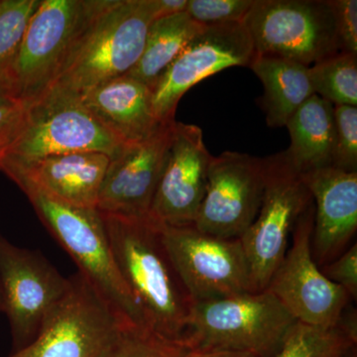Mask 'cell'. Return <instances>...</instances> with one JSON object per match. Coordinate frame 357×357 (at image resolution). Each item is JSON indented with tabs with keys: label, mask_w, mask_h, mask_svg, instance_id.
<instances>
[{
	"label": "cell",
	"mask_w": 357,
	"mask_h": 357,
	"mask_svg": "<svg viewBox=\"0 0 357 357\" xmlns=\"http://www.w3.org/2000/svg\"><path fill=\"white\" fill-rule=\"evenodd\" d=\"M102 215L117 268L146 325L184 342L194 302L167 250L161 223L150 215Z\"/></svg>",
	"instance_id": "6da1fadb"
},
{
	"label": "cell",
	"mask_w": 357,
	"mask_h": 357,
	"mask_svg": "<svg viewBox=\"0 0 357 357\" xmlns=\"http://www.w3.org/2000/svg\"><path fill=\"white\" fill-rule=\"evenodd\" d=\"M160 17L159 0H109L89 23L51 86L81 96L128 75L142 55L150 26Z\"/></svg>",
	"instance_id": "7a4b0ae2"
},
{
	"label": "cell",
	"mask_w": 357,
	"mask_h": 357,
	"mask_svg": "<svg viewBox=\"0 0 357 357\" xmlns=\"http://www.w3.org/2000/svg\"><path fill=\"white\" fill-rule=\"evenodd\" d=\"M13 182L29 199L46 229L76 262L79 273L114 312L128 323L148 326L117 268L102 213L96 208L65 203L25 178Z\"/></svg>",
	"instance_id": "3957f363"
},
{
	"label": "cell",
	"mask_w": 357,
	"mask_h": 357,
	"mask_svg": "<svg viewBox=\"0 0 357 357\" xmlns=\"http://www.w3.org/2000/svg\"><path fill=\"white\" fill-rule=\"evenodd\" d=\"M25 103L20 132L0 157V172L6 175L55 155L100 152L112 159L126 145L84 107L79 96L57 86Z\"/></svg>",
	"instance_id": "277c9868"
},
{
	"label": "cell",
	"mask_w": 357,
	"mask_h": 357,
	"mask_svg": "<svg viewBox=\"0 0 357 357\" xmlns=\"http://www.w3.org/2000/svg\"><path fill=\"white\" fill-rule=\"evenodd\" d=\"M295 319L269 291L194 303L184 344L190 351L274 357Z\"/></svg>",
	"instance_id": "5b68a950"
},
{
	"label": "cell",
	"mask_w": 357,
	"mask_h": 357,
	"mask_svg": "<svg viewBox=\"0 0 357 357\" xmlns=\"http://www.w3.org/2000/svg\"><path fill=\"white\" fill-rule=\"evenodd\" d=\"M109 0H42L21 41L11 73L20 102L43 95L60 74L89 23Z\"/></svg>",
	"instance_id": "8992f818"
},
{
	"label": "cell",
	"mask_w": 357,
	"mask_h": 357,
	"mask_svg": "<svg viewBox=\"0 0 357 357\" xmlns=\"http://www.w3.org/2000/svg\"><path fill=\"white\" fill-rule=\"evenodd\" d=\"M263 160L264 192L259 213L241 237L255 292L264 291L290 245L296 223L312 204L302 174L285 152Z\"/></svg>",
	"instance_id": "52a82bcc"
},
{
	"label": "cell",
	"mask_w": 357,
	"mask_h": 357,
	"mask_svg": "<svg viewBox=\"0 0 357 357\" xmlns=\"http://www.w3.org/2000/svg\"><path fill=\"white\" fill-rule=\"evenodd\" d=\"M243 23L255 55L311 67L340 52L330 0H255Z\"/></svg>",
	"instance_id": "ba28073f"
},
{
	"label": "cell",
	"mask_w": 357,
	"mask_h": 357,
	"mask_svg": "<svg viewBox=\"0 0 357 357\" xmlns=\"http://www.w3.org/2000/svg\"><path fill=\"white\" fill-rule=\"evenodd\" d=\"M47 314L36 338L6 357H102L123 321L83 274ZM130 324V323H129Z\"/></svg>",
	"instance_id": "9c48e42d"
},
{
	"label": "cell",
	"mask_w": 357,
	"mask_h": 357,
	"mask_svg": "<svg viewBox=\"0 0 357 357\" xmlns=\"http://www.w3.org/2000/svg\"><path fill=\"white\" fill-rule=\"evenodd\" d=\"M314 202L296 223L283 260L270 279L269 291L296 321L314 328H332L340 324L351 296L326 278L312 255Z\"/></svg>",
	"instance_id": "30bf717a"
},
{
	"label": "cell",
	"mask_w": 357,
	"mask_h": 357,
	"mask_svg": "<svg viewBox=\"0 0 357 357\" xmlns=\"http://www.w3.org/2000/svg\"><path fill=\"white\" fill-rule=\"evenodd\" d=\"M164 243L192 302L255 292L239 238H220L194 227L162 225Z\"/></svg>",
	"instance_id": "8fae6325"
},
{
	"label": "cell",
	"mask_w": 357,
	"mask_h": 357,
	"mask_svg": "<svg viewBox=\"0 0 357 357\" xmlns=\"http://www.w3.org/2000/svg\"><path fill=\"white\" fill-rule=\"evenodd\" d=\"M66 278L43 255L0 236V287L13 351L36 338L47 314L67 292Z\"/></svg>",
	"instance_id": "7c38bea8"
},
{
	"label": "cell",
	"mask_w": 357,
	"mask_h": 357,
	"mask_svg": "<svg viewBox=\"0 0 357 357\" xmlns=\"http://www.w3.org/2000/svg\"><path fill=\"white\" fill-rule=\"evenodd\" d=\"M255 57L243 22L206 26L190 41L152 89V107L160 123L175 121L178 103L192 86L220 70L249 67Z\"/></svg>",
	"instance_id": "4fadbf2b"
},
{
	"label": "cell",
	"mask_w": 357,
	"mask_h": 357,
	"mask_svg": "<svg viewBox=\"0 0 357 357\" xmlns=\"http://www.w3.org/2000/svg\"><path fill=\"white\" fill-rule=\"evenodd\" d=\"M263 192L262 158L230 151L213 156L206 195L192 227L220 238H241L259 213Z\"/></svg>",
	"instance_id": "5bb4252c"
},
{
	"label": "cell",
	"mask_w": 357,
	"mask_h": 357,
	"mask_svg": "<svg viewBox=\"0 0 357 357\" xmlns=\"http://www.w3.org/2000/svg\"><path fill=\"white\" fill-rule=\"evenodd\" d=\"M211 158L202 129L176 121L149 215L166 227H192L206 195Z\"/></svg>",
	"instance_id": "9a60e30c"
},
{
	"label": "cell",
	"mask_w": 357,
	"mask_h": 357,
	"mask_svg": "<svg viewBox=\"0 0 357 357\" xmlns=\"http://www.w3.org/2000/svg\"><path fill=\"white\" fill-rule=\"evenodd\" d=\"M175 122L163 124L147 139L124 145L110 159L96 206L100 213L126 217L149 215Z\"/></svg>",
	"instance_id": "2e32d148"
},
{
	"label": "cell",
	"mask_w": 357,
	"mask_h": 357,
	"mask_svg": "<svg viewBox=\"0 0 357 357\" xmlns=\"http://www.w3.org/2000/svg\"><path fill=\"white\" fill-rule=\"evenodd\" d=\"M314 202L312 255L319 268L352 244L357 229V172L335 167L302 174Z\"/></svg>",
	"instance_id": "e0dca14e"
},
{
	"label": "cell",
	"mask_w": 357,
	"mask_h": 357,
	"mask_svg": "<svg viewBox=\"0 0 357 357\" xmlns=\"http://www.w3.org/2000/svg\"><path fill=\"white\" fill-rule=\"evenodd\" d=\"M110 157L100 152H74L40 160L24 170L6 175L25 178L65 203L96 208Z\"/></svg>",
	"instance_id": "ac0fdd59"
},
{
	"label": "cell",
	"mask_w": 357,
	"mask_h": 357,
	"mask_svg": "<svg viewBox=\"0 0 357 357\" xmlns=\"http://www.w3.org/2000/svg\"><path fill=\"white\" fill-rule=\"evenodd\" d=\"M82 102L126 144L147 139L163 124L152 107V91L128 75L79 96Z\"/></svg>",
	"instance_id": "d6986e66"
},
{
	"label": "cell",
	"mask_w": 357,
	"mask_h": 357,
	"mask_svg": "<svg viewBox=\"0 0 357 357\" xmlns=\"http://www.w3.org/2000/svg\"><path fill=\"white\" fill-rule=\"evenodd\" d=\"M291 143L286 156L301 174L333 167L335 148V107L312 95L290 117Z\"/></svg>",
	"instance_id": "ffe728a7"
},
{
	"label": "cell",
	"mask_w": 357,
	"mask_h": 357,
	"mask_svg": "<svg viewBox=\"0 0 357 357\" xmlns=\"http://www.w3.org/2000/svg\"><path fill=\"white\" fill-rule=\"evenodd\" d=\"M249 68L264 86L259 103L270 128L286 126L301 105L314 95L307 66L289 59L255 55Z\"/></svg>",
	"instance_id": "44dd1931"
},
{
	"label": "cell",
	"mask_w": 357,
	"mask_h": 357,
	"mask_svg": "<svg viewBox=\"0 0 357 357\" xmlns=\"http://www.w3.org/2000/svg\"><path fill=\"white\" fill-rule=\"evenodd\" d=\"M204 27L195 22L185 11L153 21L148 30L142 55L128 76L152 91L169 66Z\"/></svg>",
	"instance_id": "7402d4cb"
},
{
	"label": "cell",
	"mask_w": 357,
	"mask_h": 357,
	"mask_svg": "<svg viewBox=\"0 0 357 357\" xmlns=\"http://www.w3.org/2000/svg\"><path fill=\"white\" fill-rule=\"evenodd\" d=\"M312 89L338 105H357V54L340 52L310 67Z\"/></svg>",
	"instance_id": "603a6c76"
},
{
	"label": "cell",
	"mask_w": 357,
	"mask_h": 357,
	"mask_svg": "<svg viewBox=\"0 0 357 357\" xmlns=\"http://www.w3.org/2000/svg\"><path fill=\"white\" fill-rule=\"evenodd\" d=\"M354 342L340 326L321 328L295 321L274 357H342Z\"/></svg>",
	"instance_id": "cb8c5ba5"
},
{
	"label": "cell",
	"mask_w": 357,
	"mask_h": 357,
	"mask_svg": "<svg viewBox=\"0 0 357 357\" xmlns=\"http://www.w3.org/2000/svg\"><path fill=\"white\" fill-rule=\"evenodd\" d=\"M41 1L0 0V84H6L11 89V73L21 41Z\"/></svg>",
	"instance_id": "d4e9b609"
},
{
	"label": "cell",
	"mask_w": 357,
	"mask_h": 357,
	"mask_svg": "<svg viewBox=\"0 0 357 357\" xmlns=\"http://www.w3.org/2000/svg\"><path fill=\"white\" fill-rule=\"evenodd\" d=\"M184 342L162 337L146 326L122 324L102 357H184Z\"/></svg>",
	"instance_id": "484cf974"
},
{
	"label": "cell",
	"mask_w": 357,
	"mask_h": 357,
	"mask_svg": "<svg viewBox=\"0 0 357 357\" xmlns=\"http://www.w3.org/2000/svg\"><path fill=\"white\" fill-rule=\"evenodd\" d=\"M253 3L255 0H188L185 13L204 27L241 23Z\"/></svg>",
	"instance_id": "4316f807"
},
{
	"label": "cell",
	"mask_w": 357,
	"mask_h": 357,
	"mask_svg": "<svg viewBox=\"0 0 357 357\" xmlns=\"http://www.w3.org/2000/svg\"><path fill=\"white\" fill-rule=\"evenodd\" d=\"M335 148L333 167L357 172V107H335Z\"/></svg>",
	"instance_id": "83f0119b"
},
{
	"label": "cell",
	"mask_w": 357,
	"mask_h": 357,
	"mask_svg": "<svg viewBox=\"0 0 357 357\" xmlns=\"http://www.w3.org/2000/svg\"><path fill=\"white\" fill-rule=\"evenodd\" d=\"M335 15L340 52L357 54L356 0H330Z\"/></svg>",
	"instance_id": "f1b7e54d"
},
{
	"label": "cell",
	"mask_w": 357,
	"mask_h": 357,
	"mask_svg": "<svg viewBox=\"0 0 357 357\" xmlns=\"http://www.w3.org/2000/svg\"><path fill=\"white\" fill-rule=\"evenodd\" d=\"M326 278L344 289L351 300L357 297V244L349 246L337 259L321 268Z\"/></svg>",
	"instance_id": "f546056e"
},
{
	"label": "cell",
	"mask_w": 357,
	"mask_h": 357,
	"mask_svg": "<svg viewBox=\"0 0 357 357\" xmlns=\"http://www.w3.org/2000/svg\"><path fill=\"white\" fill-rule=\"evenodd\" d=\"M26 103L0 105V157L15 139L24 121Z\"/></svg>",
	"instance_id": "4dcf8cb0"
},
{
	"label": "cell",
	"mask_w": 357,
	"mask_h": 357,
	"mask_svg": "<svg viewBox=\"0 0 357 357\" xmlns=\"http://www.w3.org/2000/svg\"><path fill=\"white\" fill-rule=\"evenodd\" d=\"M162 17L185 13L187 9L188 0H159Z\"/></svg>",
	"instance_id": "1f68e13d"
},
{
	"label": "cell",
	"mask_w": 357,
	"mask_h": 357,
	"mask_svg": "<svg viewBox=\"0 0 357 357\" xmlns=\"http://www.w3.org/2000/svg\"><path fill=\"white\" fill-rule=\"evenodd\" d=\"M184 357H263L256 354H244V352L232 351H190L185 352Z\"/></svg>",
	"instance_id": "d6a6232c"
},
{
	"label": "cell",
	"mask_w": 357,
	"mask_h": 357,
	"mask_svg": "<svg viewBox=\"0 0 357 357\" xmlns=\"http://www.w3.org/2000/svg\"><path fill=\"white\" fill-rule=\"evenodd\" d=\"M20 100L14 95L13 89L6 84H0V105H10Z\"/></svg>",
	"instance_id": "836d02e7"
},
{
	"label": "cell",
	"mask_w": 357,
	"mask_h": 357,
	"mask_svg": "<svg viewBox=\"0 0 357 357\" xmlns=\"http://www.w3.org/2000/svg\"><path fill=\"white\" fill-rule=\"evenodd\" d=\"M3 298H2L1 287H0V312H3Z\"/></svg>",
	"instance_id": "e575fe53"
}]
</instances>
